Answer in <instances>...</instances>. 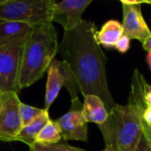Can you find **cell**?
<instances>
[{
	"instance_id": "cell-1",
	"label": "cell",
	"mask_w": 151,
	"mask_h": 151,
	"mask_svg": "<svg viewBox=\"0 0 151 151\" xmlns=\"http://www.w3.org/2000/svg\"><path fill=\"white\" fill-rule=\"evenodd\" d=\"M96 33L93 21L83 20L74 29L64 32L58 52L75 75L81 95L98 96L109 113L116 104L107 83V58L96 40Z\"/></svg>"
},
{
	"instance_id": "cell-2",
	"label": "cell",
	"mask_w": 151,
	"mask_h": 151,
	"mask_svg": "<svg viewBox=\"0 0 151 151\" xmlns=\"http://www.w3.org/2000/svg\"><path fill=\"white\" fill-rule=\"evenodd\" d=\"M149 83L139 69L131 78V90L126 105L115 104L107 120L98 126L105 148L113 151H134L142 136L143 113L147 108L145 92Z\"/></svg>"
},
{
	"instance_id": "cell-3",
	"label": "cell",
	"mask_w": 151,
	"mask_h": 151,
	"mask_svg": "<svg viewBox=\"0 0 151 151\" xmlns=\"http://www.w3.org/2000/svg\"><path fill=\"white\" fill-rule=\"evenodd\" d=\"M58 33L53 24L34 27L23 45L19 86L20 90L39 81L58 52Z\"/></svg>"
},
{
	"instance_id": "cell-4",
	"label": "cell",
	"mask_w": 151,
	"mask_h": 151,
	"mask_svg": "<svg viewBox=\"0 0 151 151\" xmlns=\"http://www.w3.org/2000/svg\"><path fill=\"white\" fill-rule=\"evenodd\" d=\"M54 0H5L0 4V19L33 27L52 24Z\"/></svg>"
},
{
	"instance_id": "cell-5",
	"label": "cell",
	"mask_w": 151,
	"mask_h": 151,
	"mask_svg": "<svg viewBox=\"0 0 151 151\" xmlns=\"http://www.w3.org/2000/svg\"><path fill=\"white\" fill-rule=\"evenodd\" d=\"M63 87L69 92L71 100L78 98L81 88L75 75L65 61L54 58L47 70L44 110L49 111Z\"/></svg>"
},
{
	"instance_id": "cell-6",
	"label": "cell",
	"mask_w": 151,
	"mask_h": 151,
	"mask_svg": "<svg viewBox=\"0 0 151 151\" xmlns=\"http://www.w3.org/2000/svg\"><path fill=\"white\" fill-rule=\"evenodd\" d=\"M19 104L20 100L17 93L2 92L0 106V140L2 142H15L22 128Z\"/></svg>"
},
{
	"instance_id": "cell-7",
	"label": "cell",
	"mask_w": 151,
	"mask_h": 151,
	"mask_svg": "<svg viewBox=\"0 0 151 151\" xmlns=\"http://www.w3.org/2000/svg\"><path fill=\"white\" fill-rule=\"evenodd\" d=\"M23 46H8L0 48V91H20L19 78Z\"/></svg>"
},
{
	"instance_id": "cell-8",
	"label": "cell",
	"mask_w": 151,
	"mask_h": 151,
	"mask_svg": "<svg viewBox=\"0 0 151 151\" xmlns=\"http://www.w3.org/2000/svg\"><path fill=\"white\" fill-rule=\"evenodd\" d=\"M56 121L64 141L88 142V122L84 119L79 97L71 100L70 110Z\"/></svg>"
},
{
	"instance_id": "cell-9",
	"label": "cell",
	"mask_w": 151,
	"mask_h": 151,
	"mask_svg": "<svg viewBox=\"0 0 151 151\" xmlns=\"http://www.w3.org/2000/svg\"><path fill=\"white\" fill-rule=\"evenodd\" d=\"M149 1H127L121 0L123 10V31L130 39H136L143 42L151 35V31L147 25L142 12V4Z\"/></svg>"
},
{
	"instance_id": "cell-10",
	"label": "cell",
	"mask_w": 151,
	"mask_h": 151,
	"mask_svg": "<svg viewBox=\"0 0 151 151\" xmlns=\"http://www.w3.org/2000/svg\"><path fill=\"white\" fill-rule=\"evenodd\" d=\"M92 0H64L54 4L52 21L59 23L65 31L77 27L83 21L82 14Z\"/></svg>"
},
{
	"instance_id": "cell-11",
	"label": "cell",
	"mask_w": 151,
	"mask_h": 151,
	"mask_svg": "<svg viewBox=\"0 0 151 151\" xmlns=\"http://www.w3.org/2000/svg\"><path fill=\"white\" fill-rule=\"evenodd\" d=\"M33 29L27 24L0 19V48L23 46Z\"/></svg>"
},
{
	"instance_id": "cell-12",
	"label": "cell",
	"mask_w": 151,
	"mask_h": 151,
	"mask_svg": "<svg viewBox=\"0 0 151 151\" xmlns=\"http://www.w3.org/2000/svg\"><path fill=\"white\" fill-rule=\"evenodd\" d=\"M82 113L88 123H95L97 126L103 125L109 116L104 102L98 96L94 95L84 96Z\"/></svg>"
},
{
	"instance_id": "cell-13",
	"label": "cell",
	"mask_w": 151,
	"mask_h": 151,
	"mask_svg": "<svg viewBox=\"0 0 151 151\" xmlns=\"http://www.w3.org/2000/svg\"><path fill=\"white\" fill-rule=\"evenodd\" d=\"M124 35L123 26L118 20H108L96 33V40L105 48H112Z\"/></svg>"
},
{
	"instance_id": "cell-14",
	"label": "cell",
	"mask_w": 151,
	"mask_h": 151,
	"mask_svg": "<svg viewBox=\"0 0 151 151\" xmlns=\"http://www.w3.org/2000/svg\"><path fill=\"white\" fill-rule=\"evenodd\" d=\"M50 119L49 111L44 110V111L35 120H33L28 125L23 127L19 133L18 134L15 142H21L27 144L28 147L32 146L35 143V138L42 127L46 125Z\"/></svg>"
},
{
	"instance_id": "cell-15",
	"label": "cell",
	"mask_w": 151,
	"mask_h": 151,
	"mask_svg": "<svg viewBox=\"0 0 151 151\" xmlns=\"http://www.w3.org/2000/svg\"><path fill=\"white\" fill-rule=\"evenodd\" d=\"M61 132L57 121L50 119L37 134L35 142L38 144H55L61 142Z\"/></svg>"
},
{
	"instance_id": "cell-16",
	"label": "cell",
	"mask_w": 151,
	"mask_h": 151,
	"mask_svg": "<svg viewBox=\"0 0 151 151\" xmlns=\"http://www.w3.org/2000/svg\"><path fill=\"white\" fill-rule=\"evenodd\" d=\"M19 110V116L22 123V127L31 123L44 111V109H39L21 102Z\"/></svg>"
},
{
	"instance_id": "cell-17",
	"label": "cell",
	"mask_w": 151,
	"mask_h": 151,
	"mask_svg": "<svg viewBox=\"0 0 151 151\" xmlns=\"http://www.w3.org/2000/svg\"><path fill=\"white\" fill-rule=\"evenodd\" d=\"M29 151H86L67 144L66 142H59L55 144H38L34 143L29 147Z\"/></svg>"
},
{
	"instance_id": "cell-18",
	"label": "cell",
	"mask_w": 151,
	"mask_h": 151,
	"mask_svg": "<svg viewBox=\"0 0 151 151\" xmlns=\"http://www.w3.org/2000/svg\"><path fill=\"white\" fill-rule=\"evenodd\" d=\"M134 151H151V128L144 120L142 123V136Z\"/></svg>"
},
{
	"instance_id": "cell-19",
	"label": "cell",
	"mask_w": 151,
	"mask_h": 151,
	"mask_svg": "<svg viewBox=\"0 0 151 151\" xmlns=\"http://www.w3.org/2000/svg\"><path fill=\"white\" fill-rule=\"evenodd\" d=\"M130 40H131V39H130L128 36L123 35L120 37V39L116 42V44H115L114 47H115L119 52H121V53H126V52L129 50V48H130Z\"/></svg>"
},
{
	"instance_id": "cell-20",
	"label": "cell",
	"mask_w": 151,
	"mask_h": 151,
	"mask_svg": "<svg viewBox=\"0 0 151 151\" xmlns=\"http://www.w3.org/2000/svg\"><path fill=\"white\" fill-rule=\"evenodd\" d=\"M143 120L149 125L151 126V105H148L143 113Z\"/></svg>"
},
{
	"instance_id": "cell-21",
	"label": "cell",
	"mask_w": 151,
	"mask_h": 151,
	"mask_svg": "<svg viewBox=\"0 0 151 151\" xmlns=\"http://www.w3.org/2000/svg\"><path fill=\"white\" fill-rule=\"evenodd\" d=\"M145 102L147 105H151V86L149 84L145 92Z\"/></svg>"
},
{
	"instance_id": "cell-22",
	"label": "cell",
	"mask_w": 151,
	"mask_h": 151,
	"mask_svg": "<svg viewBox=\"0 0 151 151\" xmlns=\"http://www.w3.org/2000/svg\"><path fill=\"white\" fill-rule=\"evenodd\" d=\"M142 47L146 51L151 52V35L142 42Z\"/></svg>"
},
{
	"instance_id": "cell-23",
	"label": "cell",
	"mask_w": 151,
	"mask_h": 151,
	"mask_svg": "<svg viewBox=\"0 0 151 151\" xmlns=\"http://www.w3.org/2000/svg\"><path fill=\"white\" fill-rule=\"evenodd\" d=\"M147 62H148V65H149V67L151 70V52L148 53V56H147Z\"/></svg>"
},
{
	"instance_id": "cell-24",
	"label": "cell",
	"mask_w": 151,
	"mask_h": 151,
	"mask_svg": "<svg viewBox=\"0 0 151 151\" xmlns=\"http://www.w3.org/2000/svg\"><path fill=\"white\" fill-rule=\"evenodd\" d=\"M101 151H113L112 149H111V148H105V149H104L103 150Z\"/></svg>"
},
{
	"instance_id": "cell-25",
	"label": "cell",
	"mask_w": 151,
	"mask_h": 151,
	"mask_svg": "<svg viewBox=\"0 0 151 151\" xmlns=\"http://www.w3.org/2000/svg\"><path fill=\"white\" fill-rule=\"evenodd\" d=\"M1 96H2V92L0 91V106H1Z\"/></svg>"
},
{
	"instance_id": "cell-26",
	"label": "cell",
	"mask_w": 151,
	"mask_h": 151,
	"mask_svg": "<svg viewBox=\"0 0 151 151\" xmlns=\"http://www.w3.org/2000/svg\"><path fill=\"white\" fill-rule=\"evenodd\" d=\"M4 1H5V0H0V4H3Z\"/></svg>"
},
{
	"instance_id": "cell-27",
	"label": "cell",
	"mask_w": 151,
	"mask_h": 151,
	"mask_svg": "<svg viewBox=\"0 0 151 151\" xmlns=\"http://www.w3.org/2000/svg\"><path fill=\"white\" fill-rule=\"evenodd\" d=\"M149 4H151V2H150V1H149Z\"/></svg>"
},
{
	"instance_id": "cell-28",
	"label": "cell",
	"mask_w": 151,
	"mask_h": 151,
	"mask_svg": "<svg viewBox=\"0 0 151 151\" xmlns=\"http://www.w3.org/2000/svg\"><path fill=\"white\" fill-rule=\"evenodd\" d=\"M150 128H151V126H150Z\"/></svg>"
}]
</instances>
